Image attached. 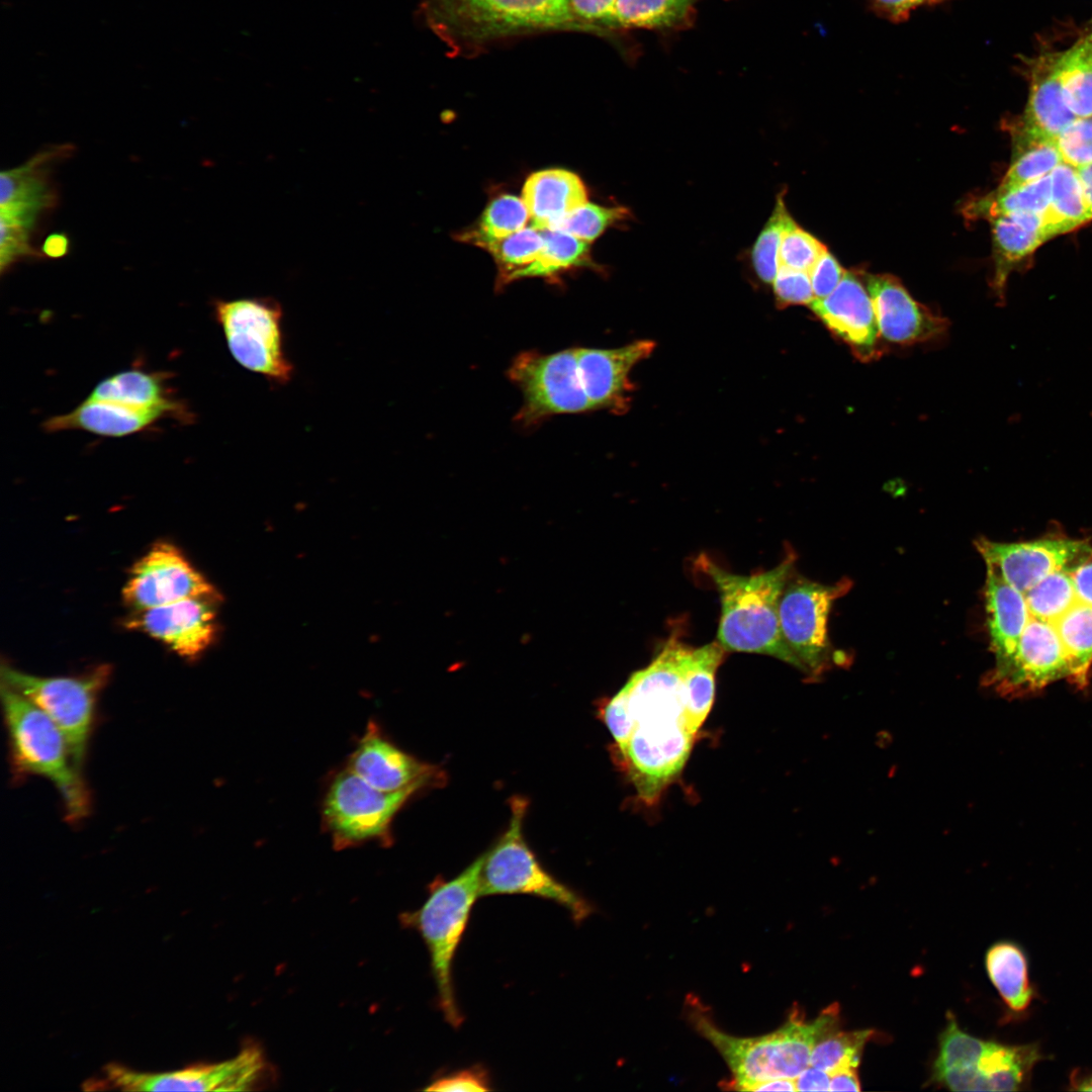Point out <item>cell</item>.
Segmentation results:
<instances>
[{
	"label": "cell",
	"instance_id": "obj_49",
	"mask_svg": "<svg viewBox=\"0 0 1092 1092\" xmlns=\"http://www.w3.org/2000/svg\"><path fill=\"white\" fill-rule=\"evenodd\" d=\"M846 270L827 250L809 272L815 299L828 296L839 284Z\"/></svg>",
	"mask_w": 1092,
	"mask_h": 1092
},
{
	"label": "cell",
	"instance_id": "obj_25",
	"mask_svg": "<svg viewBox=\"0 0 1092 1092\" xmlns=\"http://www.w3.org/2000/svg\"><path fill=\"white\" fill-rule=\"evenodd\" d=\"M522 199L532 225L539 230H555L571 212L587 202V192L575 173L546 169L534 172L526 179Z\"/></svg>",
	"mask_w": 1092,
	"mask_h": 1092
},
{
	"label": "cell",
	"instance_id": "obj_26",
	"mask_svg": "<svg viewBox=\"0 0 1092 1092\" xmlns=\"http://www.w3.org/2000/svg\"><path fill=\"white\" fill-rule=\"evenodd\" d=\"M166 419L160 412L87 397L73 411L50 418L43 429L50 433L85 431L104 437H124L144 431Z\"/></svg>",
	"mask_w": 1092,
	"mask_h": 1092
},
{
	"label": "cell",
	"instance_id": "obj_52",
	"mask_svg": "<svg viewBox=\"0 0 1092 1092\" xmlns=\"http://www.w3.org/2000/svg\"><path fill=\"white\" fill-rule=\"evenodd\" d=\"M796 1091H829L830 1074L809 1066L795 1078Z\"/></svg>",
	"mask_w": 1092,
	"mask_h": 1092
},
{
	"label": "cell",
	"instance_id": "obj_45",
	"mask_svg": "<svg viewBox=\"0 0 1092 1092\" xmlns=\"http://www.w3.org/2000/svg\"><path fill=\"white\" fill-rule=\"evenodd\" d=\"M1056 142L1064 163L1075 168L1092 164V116L1077 117Z\"/></svg>",
	"mask_w": 1092,
	"mask_h": 1092
},
{
	"label": "cell",
	"instance_id": "obj_40",
	"mask_svg": "<svg viewBox=\"0 0 1092 1092\" xmlns=\"http://www.w3.org/2000/svg\"><path fill=\"white\" fill-rule=\"evenodd\" d=\"M873 1030L829 1031L814 1044L810 1066L831 1074L847 1067H858L860 1056Z\"/></svg>",
	"mask_w": 1092,
	"mask_h": 1092
},
{
	"label": "cell",
	"instance_id": "obj_53",
	"mask_svg": "<svg viewBox=\"0 0 1092 1092\" xmlns=\"http://www.w3.org/2000/svg\"><path fill=\"white\" fill-rule=\"evenodd\" d=\"M857 1068L847 1067L830 1074L829 1091H860Z\"/></svg>",
	"mask_w": 1092,
	"mask_h": 1092
},
{
	"label": "cell",
	"instance_id": "obj_47",
	"mask_svg": "<svg viewBox=\"0 0 1092 1092\" xmlns=\"http://www.w3.org/2000/svg\"><path fill=\"white\" fill-rule=\"evenodd\" d=\"M772 286L780 306L810 305L815 299L810 275L806 271L781 266L772 281Z\"/></svg>",
	"mask_w": 1092,
	"mask_h": 1092
},
{
	"label": "cell",
	"instance_id": "obj_41",
	"mask_svg": "<svg viewBox=\"0 0 1092 1092\" xmlns=\"http://www.w3.org/2000/svg\"><path fill=\"white\" fill-rule=\"evenodd\" d=\"M544 243L542 230L534 225L522 230L493 244L489 252L498 269L496 285L503 287L520 269L533 263Z\"/></svg>",
	"mask_w": 1092,
	"mask_h": 1092
},
{
	"label": "cell",
	"instance_id": "obj_14",
	"mask_svg": "<svg viewBox=\"0 0 1092 1092\" xmlns=\"http://www.w3.org/2000/svg\"><path fill=\"white\" fill-rule=\"evenodd\" d=\"M218 597L214 587L173 544L158 542L131 567L122 588L134 612L188 598Z\"/></svg>",
	"mask_w": 1092,
	"mask_h": 1092
},
{
	"label": "cell",
	"instance_id": "obj_3",
	"mask_svg": "<svg viewBox=\"0 0 1092 1092\" xmlns=\"http://www.w3.org/2000/svg\"><path fill=\"white\" fill-rule=\"evenodd\" d=\"M795 557L790 554L770 570L751 575L735 574L701 555L699 566L719 593L721 613L717 642L725 651L772 656L804 672L798 657L785 641L779 621V602L792 574Z\"/></svg>",
	"mask_w": 1092,
	"mask_h": 1092
},
{
	"label": "cell",
	"instance_id": "obj_57",
	"mask_svg": "<svg viewBox=\"0 0 1092 1092\" xmlns=\"http://www.w3.org/2000/svg\"><path fill=\"white\" fill-rule=\"evenodd\" d=\"M1071 1089L1078 1091H1092V1072L1091 1073H1079L1071 1077Z\"/></svg>",
	"mask_w": 1092,
	"mask_h": 1092
},
{
	"label": "cell",
	"instance_id": "obj_23",
	"mask_svg": "<svg viewBox=\"0 0 1092 1092\" xmlns=\"http://www.w3.org/2000/svg\"><path fill=\"white\" fill-rule=\"evenodd\" d=\"M986 566L987 627L995 656L992 671H997L1004 668L1014 656L1031 617L1024 595L1006 582L993 566Z\"/></svg>",
	"mask_w": 1092,
	"mask_h": 1092
},
{
	"label": "cell",
	"instance_id": "obj_15",
	"mask_svg": "<svg viewBox=\"0 0 1092 1092\" xmlns=\"http://www.w3.org/2000/svg\"><path fill=\"white\" fill-rule=\"evenodd\" d=\"M976 546L986 564L1023 595L1056 571H1073L1092 554L1089 542L1064 537L1011 543L980 538Z\"/></svg>",
	"mask_w": 1092,
	"mask_h": 1092
},
{
	"label": "cell",
	"instance_id": "obj_1",
	"mask_svg": "<svg viewBox=\"0 0 1092 1092\" xmlns=\"http://www.w3.org/2000/svg\"><path fill=\"white\" fill-rule=\"evenodd\" d=\"M725 650L671 634L605 705L603 720L639 799L655 804L681 772L715 698Z\"/></svg>",
	"mask_w": 1092,
	"mask_h": 1092
},
{
	"label": "cell",
	"instance_id": "obj_27",
	"mask_svg": "<svg viewBox=\"0 0 1092 1092\" xmlns=\"http://www.w3.org/2000/svg\"><path fill=\"white\" fill-rule=\"evenodd\" d=\"M167 381L161 372L125 370L101 380L88 397L156 411L166 418L188 421L191 414L172 394Z\"/></svg>",
	"mask_w": 1092,
	"mask_h": 1092
},
{
	"label": "cell",
	"instance_id": "obj_13",
	"mask_svg": "<svg viewBox=\"0 0 1092 1092\" xmlns=\"http://www.w3.org/2000/svg\"><path fill=\"white\" fill-rule=\"evenodd\" d=\"M261 1053L255 1048L216 1064L198 1065L165 1073H143L118 1064L104 1068L101 1079L89 1088L123 1091H242L248 1090L263 1069Z\"/></svg>",
	"mask_w": 1092,
	"mask_h": 1092
},
{
	"label": "cell",
	"instance_id": "obj_16",
	"mask_svg": "<svg viewBox=\"0 0 1092 1092\" xmlns=\"http://www.w3.org/2000/svg\"><path fill=\"white\" fill-rule=\"evenodd\" d=\"M1066 654L1053 623L1030 618L1014 656L1002 669L991 671L987 684L1002 696L1032 695L1069 678Z\"/></svg>",
	"mask_w": 1092,
	"mask_h": 1092
},
{
	"label": "cell",
	"instance_id": "obj_34",
	"mask_svg": "<svg viewBox=\"0 0 1092 1092\" xmlns=\"http://www.w3.org/2000/svg\"><path fill=\"white\" fill-rule=\"evenodd\" d=\"M1051 202L1050 174L1008 190H994L969 202L964 212L972 218H993L1009 214L1044 215Z\"/></svg>",
	"mask_w": 1092,
	"mask_h": 1092
},
{
	"label": "cell",
	"instance_id": "obj_56",
	"mask_svg": "<svg viewBox=\"0 0 1092 1092\" xmlns=\"http://www.w3.org/2000/svg\"><path fill=\"white\" fill-rule=\"evenodd\" d=\"M747 1091H796L795 1079H775L751 1085Z\"/></svg>",
	"mask_w": 1092,
	"mask_h": 1092
},
{
	"label": "cell",
	"instance_id": "obj_51",
	"mask_svg": "<svg viewBox=\"0 0 1092 1092\" xmlns=\"http://www.w3.org/2000/svg\"><path fill=\"white\" fill-rule=\"evenodd\" d=\"M1072 579L1078 601L1092 606V554L1072 571Z\"/></svg>",
	"mask_w": 1092,
	"mask_h": 1092
},
{
	"label": "cell",
	"instance_id": "obj_33",
	"mask_svg": "<svg viewBox=\"0 0 1092 1092\" xmlns=\"http://www.w3.org/2000/svg\"><path fill=\"white\" fill-rule=\"evenodd\" d=\"M544 243L537 259L515 272L509 280L540 277L551 279L565 271L597 265L590 257L589 243L560 230H542Z\"/></svg>",
	"mask_w": 1092,
	"mask_h": 1092
},
{
	"label": "cell",
	"instance_id": "obj_11",
	"mask_svg": "<svg viewBox=\"0 0 1092 1092\" xmlns=\"http://www.w3.org/2000/svg\"><path fill=\"white\" fill-rule=\"evenodd\" d=\"M508 376L523 395L516 416L523 427L557 415L594 410L579 378L576 348L551 354L523 352L512 362Z\"/></svg>",
	"mask_w": 1092,
	"mask_h": 1092
},
{
	"label": "cell",
	"instance_id": "obj_36",
	"mask_svg": "<svg viewBox=\"0 0 1092 1092\" xmlns=\"http://www.w3.org/2000/svg\"><path fill=\"white\" fill-rule=\"evenodd\" d=\"M1058 74L1071 111L1077 117L1092 116V31L1058 53Z\"/></svg>",
	"mask_w": 1092,
	"mask_h": 1092
},
{
	"label": "cell",
	"instance_id": "obj_4",
	"mask_svg": "<svg viewBox=\"0 0 1092 1092\" xmlns=\"http://www.w3.org/2000/svg\"><path fill=\"white\" fill-rule=\"evenodd\" d=\"M689 1018L697 1031L708 1039L728 1064L734 1089L744 1090L756 1083L775 1079H795L810 1066L814 1044L838 1028L839 1008L831 1004L811 1022L799 1012L792 1013L778 1030L756 1037H735L720 1030L706 1015L700 1002H688Z\"/></svg>",
	"mask_w": 1092,
	"mask_h": 1092
},
{
	"label": "cell",
	"instance_id": "obj_8",
	"mask_svg": "<svg viewBox=\"0 0 1092 1092\" xmlns=\"http://www.w3.org/2000/svg\"><path fill=\"white\" fill-rule=\"evenodd\" d=\"M109 674L110 668L104 664L79 676H39L2 664L1 684L24 696L53 720L82 770L98 697Z\"/></svg>",
	"mask_w": 1092,
	"mask_h": 1092
},
{
	"label": "cell",
	"instance_id": "obj_46",
	"mask_svg": "<svg viewBox=\"0 0 1092 1092\" xmlns=\"http://www.w3.org/2000/svg\"><path fill=\"white\" fill-rule=\"evenodd\" d=\"M0 269L4 274L15 263L26 258H43L32 246L31 232L26 228L0 218Z\"/></svg>",
	"mask_w": 1092,
	"mask_h": 1092
},
{
	"label": "cell",
	"instance_id": "obj_29",
	"mask_svg": "<svg viewBox=\"0 0 1092 1092\" xmlns=\"http://www.w3.org/2000/svg\"><path fill=\"white\" fill-rule=\"evenodd\" d=\"M1012 161L997 190H1008L1050 174L1063 162L1054 139L1012 126Z\"/></svg>",
	"mask_w": 1092,
	"mask_h": 1092
},
{
	"label": "cell",
	"instance_id": "obj_43",
	"mask_svg": "<svg viewBox=\"0 0 1092 1092\" xmlns=\"http://www.w3.org/2000/svg\"><path fill=\"white\" fill-rule=\"evenodd\" d=\"M629 216V210L623 206H603L586 202L571 212L555 230L592 243L609 228Z\"/></svg>",
	"mask_w": 1092,
	"mask_h": 1092
},
{
	"label": "cell",
	"instance_id": "obj_9",
	"mask_svg": "<svg viewBox=\"0 0 1092 1092\" xmlns=\"http://www.w3.org/2000/svg\"><path fill=\"white\" fill-rule=\"evenodd\" d=\"M213 313L234 359L276 384L292 378L284 346L283 308L271 297L216 299Z\"/></svg>",
	"mask_w": 1092,
	"mask_h": 1092
},
{
	"label": "cell",
	"instance_id": "obj_21",
	"mask_svg": "<svg viewBox=\"0 0 1092 1092\" xmlns=\"http://www.w3.org/2000/svg\"><path fill=\"white\" fill-rule=\"evenodd\" d=\"M654 346L643 340L615 349L576 348L579 378L594 410L623 412L631 389L629 373Z\"/></svg>",
	"mask_w": 1092,
	"mask_h": 1092
},
{
	"label": "cell",
	"instance_id": "obj_10",
	"mask_svg": "<svg viewBox=\"0 0 1092 1092\" xmlns=\"http://www.w3.org/2000/svg\"><path fill=\"white\" fill-rule=\"evenodd\" d=\"M413 786L383 792L370 786L348 767L332 780L323 803V825L335 849L371 841L388 843L390 826L400 808L417 791Z\"/></svg>",
	"mask_w": 1092,
	"mask_h": 1092
},
{
	"label": "cell",
	"instance_id": "obj_42",
	"mask_svg": "<svg viewBox=\"0 0 1092 1092\" xmlns=\"http://www.w3.org/2000/svg\"><path fill=\"white\" fill-rule=\"evenodd\" d=\"M990 1041L974 1037L961 1030L956 1020H949L939 1038V1054L934 1073L959 1067H977Z\"/></svg>",
	"mask_w": 1092,
	"mask_h": 1092
},
{
	"label": "cell",
	"instance_id": "obj_20",
	"mask_svg": "<svg viewBox=\"0 0 1092 1092\" xmlns=\"http://www.w3.org/2000/svg\"><path fill=\"white\" fill-rule=\"evenodd\" d=\"M880 334L898 344H914L937 338L947 321L912 298L902 283L888 274L866 276Z\"/></svg>",
	"mask_w": 1092,
	"mask_h": 1092
},
{
	"label": "cell",
	"instance_id": "obj_54",
	"mask_svg": "<svg viewBox=\"0 0 1092 1092\" xmlns=\"http://www.w3.org/2000/svg\"><path fill=\"white\" fill-rule=\"evenodd\" d=\"M70 239L65 233H52L42 242L40 253L49 259L64 258L70 251Z\"/></svg>",
	"mask_w": 1092,
	"mask_h": 1092
},
{
	"label": "cell",
	"instance_id": "obj_17",
	"mask_svg": "<svg viewBox=\"0 0 1092 1092\" xmlns=\"http://www.w3.org/2000/svg\"><path fill=\"white\" fill-rule=\"evenodd\" d=\"M218 599L188 598L138 611L126 625L161 641L179 656L194 658L204 652L215 638Z\"/></svg>",
	"mask_w": 1092,
	"mask_h": 1092
},
{
	"label": "cell",
	"instance_id": "obj_6",
	"mask_svg": "<svg viewBox=\"0 0 1092 1092\" xmlns=\"http://www.w3.org/2000/svg\"><path fill=\"white\" fill-rule=\"evenodd\" d=\"M484 858L485 853L475 858L456 878L438 884L414 914V922L430 952L439 1006L445 1020L454 1028L462 1024L463 1015L455 998L453 962L472 907L480 897Z\"/></svg>",
	"mask_w": 1092,
	"mask_h": 1092
},
{
	"label": "cell",
	"instance_id": "obj_24",
	"mask_svg": "<svg viewBox=\"0 0 1092 1092\" xmlns=\"http://www.w3.org/2000/svg\"><path fill=\"white\" fill-rule=\"evenodd\" d=\"M1029 92L1022 127L1056 140L1077 116L1068 107L1058 74V53L1043 54L1027 65Z\"/></svg>",
	"mask_w": 1092,
	"mask_h": 1092
},
{
	"label": "cell",
	"instance_id": "obj_5",
	"mask_svg": "<svg viewBox=\"0 0 1092 1092\" xmlns=\"http://www.w3.org/2000/svg\"><path fill=\"white\" fill-rule=\"evenodd\" d=\"M1 701L15 774L47 779L63 799L66 818L72 823L85 818L90 809L89 792L60 728L42 710L4 684Z\"/></svg>",
	"mask_w": 1092,
	"mask_h": 1092
},
{
	"label": "cell",
	"instance_id": "obj_44",
	"mask_svg": "<svg viewBox=\"0 0 1092 1092\" xmlns=\"http://www.w3.org/2000/svg\"><path fill=\"white\" fill-rule=\"evenodd\" d=\"M826 250L822 242L794 222L784 235L780 263L781 266L809 273Z\"/></svg>",
	"mask_w": 1092,
	"mask_h": 1092
},
{
	"label": "cell",
	"instance_id": "obj_7",
	"mask_svg": "<svg viewBox=\"0 0 1092 1092\" xmlns=\"http://www.w3.org/2000/svg\"><path fill=\"white\" fill-rule=\"evenodd\" d=\"M527 801L511 800L507 830L485 853L480 878V897L527 894L552 901L568 911L575 923L594 912V906L576 891L555 879L539 862L523 835Z\"/></svg>",
	"mask_w": 1092,
	"mask_h": 1092
},
{
	"label": "cell",
	"instance_id": "obj_39",
	"mask_svg": "<svg viewBox=\"0 0 1092 1092\" xmlns=\"http://www.w3.org/2000/svg\"><path fill=\"white\" fill-rule=\"evenodd\" d=\"M1024 598L1031 618L1055 623L1077 602L1072 571H1056L1025 594Z\"/></svg>",
	"mask_w": 1092,
	"mask_h": 1092
},
{
	"label": "cell",
	"instance_id": "obj_12",
	"mask_svg": "<svg viewBox=\"0 0 1092 1092\" xmlns=\"http://www.w3.org/2000/svg\"><path fill=\"white\" fill-rule=\"evenodd\" d=\"M851 581L843 578L822 584L804 577H789L779 602V621L785 641L798 657L804 672L817 675L829 656L827 622L831 606L844 596Z\"/></svg>",
	"mask_w": 1092,
	"mask_h": 1092
},
{
	"label": "cell",
	"instance_id": "obj_37",
	"mask_svg": "<svg viewBox=\"0 0 1092 1092\" xmlns=\"http://www.w3.org/2000/svg\"><path fill=\"white\" fill-rule=\"evenodd\" d=\"M529 219L522 198L500 194L487 204L475 225L458 235V240L487 251L496 242L525 228Z\"/></svg>",
	"mask_w": 1092,
	"mask_h": 1092
},
{
	"label": "cell",
	"instance_id": "obj_22",
	"mask_svg": "<svg viewBox=\"0 0 1092 1092\" xmlns=\"http://www.w3.org/2000/svg\"><path fill=\"white\" fill-rule=\"evenodd\" d=\"M347 767L383 792H396L428 785L434 768L416 759L386 739L380 728L369 722L350 754Z\"/></svg>",
	"mask_w": 1092,
	"mask_h": 1092
},
{
	"label": "cell",
	"instance_id": "obj_48",
	"mask_svg": "<svg viewBox=\"0 0 1092 1092\" xmlns=\"http://www.w3.org/2000/svg\"><path fill=\"white\" fill-rule=\"evenodd\" d=\"M491 1089L487 1071L478 1065L438 1077L425 1088L427 1091L445 1092H484Z\"/></svg>",
	"mask_w": 1092,
	"mask_h": 1092
},
{
	"label": "cell",
	"instance_id": "obj_32",
	"mask_svg": "<svg viewBox=\"0 0 1092 1092\" xmlns=\"http://www.w3.org/2000/svg\"><path fill=\"white\" fill-rule=\"evenodd\" d=\"M702 0H619L617 18L621 31L648 29L675 31L689 28Z\"/></svg>",
	"mask_w": 1092,
	"mask_h": 1092
},
{
	"label": "cell",
	"instance_id": "obj_19",
	"mask_svg": "<svg viewBox=\"0 0 1092 1092\" xmlns=\"http://www.w3.org/2000/svg\"><path fill=\"white\" fill-rule=\"evenodd\" d=\"M809 306L856 357L868 361L878 356L880 332L872 298L856 273L846 271L828 296L814 299Z\"/></svg>",
	"mask_w": 1092,
	"mask_h": 1092
},
{
	"label": "cell",
	"instance_id": "obj_31",
	"mask_svg": "<svg viewBox=\"0 0 1092 1092\" xmlns=\"http://www.w3.org/2000/svg\"><path fill=\"white\" fill-rule=\"evenodd\" d=\"M1051 202L1043 215L1049 240L1092 219L1075 167L1062 162L1051 173Z\"/></svg>",
	"mask_w": 1092,
	"mask_h": 1092
},
{
	"label": "cell",
	"instance_id": "obj_50",
	"mask_svg": "<svg viewBox=\"0 0 1092 1092\" xmlns=\"http://www.w3.org/2000/svg\"><path fill=\"white\" fill-rule=\"evenodd\" d=\"M939 1L941 0H870L878 13L892 21L905 20L916 8Z\"/></svg>",
	"mask_w": 1092,
	"mask_h": 1092
},
{
	"label": "cell",
	"instance_id": "obj_2",
	"mask_svg": "<svg viewBox=\"0 0 1092 1092\" xmlns=\"http://www.w3.org/2000/svg\"><path fill=\"white\" fill-rule=\"evenodd\" d=\"M619 0H421L433 31L454 55L496 40L547 31L622 32Z\"/></svg>",
	"mask_w": 1092,
	"mask_h": 1092
},
{
	"label": "cell",
	"instance_id": "obj_55",
	"mask_svg": "<svg viewBox=\"0 0 1092 1092\" xmlns=\"http://www.w3.org/2000/svg\"><path fill=\"white\" fill-rule=\"evenodd\" d=\"M1086 206L1092 217V164L1076 168Z\"/></svg>",
	"mask_w": 1092,
	"mask_h": 1092
},
{
	"label": "cell",
	"instance_id": "obj_18",
	"mask_svg": "<svg viewBox=\"0 0 1092 1092\" xmlns=\"http://www.w3.org/2000/svg\"><path fill=\"white\" fill-rule=\"evenodd\" d=\"M72 145L42 149L21 166L0 175V218L21 224L30 232L58 201L53 171L73 153Z\"/></svg>",
	"mask_w": 1092,
	"mask_h": 1092
},
{
	"label": "cell",
	"instance_id": "obj_35",
	"mask_svg": "<svg viewBox=\"0 0 1092 1092\" xmlns=\"http://www.w3.org/2000/svg\"><path fill=\"white\" fill-rule=\"evenodd\" d=\"M1054 625L1068 661V680L1086 688L1092 666V606L1078 601Z\"/></svg>",
	"mask_w": 1092,
	"mask_h": 1092
},
{
	"label": "cell",
	"instance_id": "obj_38",
	"mask_svg": "<svg viewBox=\"0 0 1092 1092\" xmlns=\"http://www.w3.org/2000/svg\"><path fill=\"white\" fill-rule=\"evenodd\" d=\"M795 222L790 215L784 193L778 195L774 210L760 231L751 250V262L757 277L772 283L780 267V250L785 233Z\"/></svg>",
	"mask_w": 1092,
	"mask_h": 1092
},
{
	"label": "cell",
	"instance_id": "obj_30",
	"mask_svg": "<svg viewBox=\"0 0 1092 1092\" xmlns=\"http://www.w3.org/2000/svg\"><path fill=\"white\" fill-rule=\"evenodd\" d=\"M990 980L1008 1008L1024 1012L1035 997L1028 977L1027 960L1022 949L1009 941L992 945L986 954Z\"/></svg>",
	"mask_w": 1092,
	"mask_h": 1092
},
{
	"label": "cell",
	"instance_id": "obj_28",
	"mask_svg": "<svg viewBox=\"0 0 1092 1092\" xmlns=\"http://www.w3.org/2000/svg\"><path fill=\"white\" fill-rule=\"evenodd\" d=\"M995 262L994 288L1002 297L1012 268L1048 241L1043 215L1009 214L989 219Z\"/></svg>",
	"mask_w": 1092,
	"mask_h": 1092
}]
</instances>
